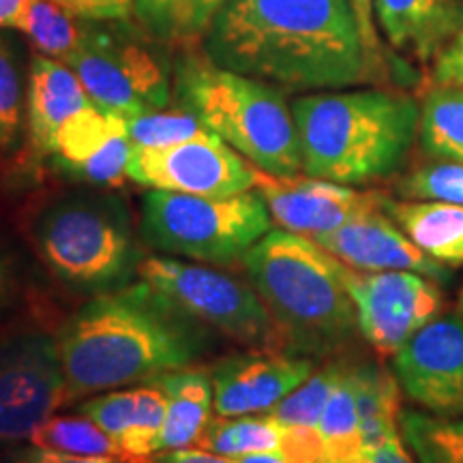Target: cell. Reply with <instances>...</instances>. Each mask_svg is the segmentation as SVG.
<instances>
[{"instance_id":"6da1fadb","label":"cell","mask_w":463,"mask_h":463,"mask_svg":"<svg viewBox=\"0 0 463 463\" xmlns=\"http://www.w3.org/2000/svg\"><path fill=\"white\" fill-rule=\"evenodd\" d=\"M217 67L281 90H335L380 78L350 0H228L206 33Z\"/></svg>"},{"instance_id":"7a4b0ae2","label":"cell","mask_w":463,"mask_h":463,"mask_svg":"<svg viewBox=\"0 0 463 463\" xmlns=\"http://www.w3.org/2000/svg\"><path fill=\"white\" fill-rule=\"evenodd\" d=\"M56 344L67 397L82 399L189 367L211 335L140 279L95 294L62 324Z\"/></svg>"},{"instance_id":"3957f363","label":"cell","mask_w":463,"mask_h":463,"mask_svg":"<svg viewBox=\"0 0 463 463\" xmlns=\"http://www.w3.org/2000/svg\"><path fill=\"white\" fill-rule=\"evenodd\" d=\"M303 172L339 184L392 176L419 136L420 108L403 92H316L292 103Z\"/></svg>"},{"instance_id":"277c9868","label":"cell","mask_w":463,"mask_h":463,"mask_svg":"<svg viewBox=\"0 0 463 463\" xmlns=\"http://www.w3.org/2000/svg\"><path fill=\"white\" fill-rule=\"evenodd\" d=\"M242 266L292 354L328 356L354 339L350 266L309 236L270 230L242 256Z\"/></svg>"},{"instance_id":"5b68a950","label":"cell","mask_w":463,"mask_h":463,"mask_svg":"<svg viewBox=\"0 0 463 463\" xmlns=\"http://www.w3.org/2000/svg\"><path fill=\"white\" fill-rule=\"evenodd\" d=\"M174 95L213 133L260 172L298 176L303 172L298 129L281 89L187 56L174 67Z\"/></svg>"},{"instance_id":"8992f818","label":"cell","mask_w":463,"mask_h":463,"mask_svg":"<svg viewBox=\"0 0 463 463\" xmlns=\"http://www.w3.org/2000/svg\"><path fill=\"white\" fill-rule=\"evenodd\" d=\"M28 241L45 269L80 292L127 286L144 260L118 195L75 191L33 213Z\"/></svg>"},{"instance_id":"52a82bcc","label":"cell","mask_w":463,"mask_h":463,"mask_svg":"<svg viewBox=\"0 0 463 463\" xmlns=\"http://www.w3.org/2000/svg\"><path fill=\"white\" fill-rule=\"evenodd\" d=\"M273 217L262 195L232 198L150 189L142 200V239L155 251L230 264L269 234Z\"/></svg>"},{"instance_id":"ba28073f","label":"cell","mask_w":463,"mask_h":463,"mask_svg":"<svg viewBox=\"0 0 463 463\" xmlns=\"http://www.w3.org/2000/svg\"><path fill=\"white\" fill-rule=\"evenodd\" d=\"M148 34L127 26H101L84 20L78 50L65 62L89 92L90 101L123 118L165 109L172 99L170 69L150 48Z\"/></svg>"},{"instance_id":"9c48e42d","label":"cell","mask_w":463,"mask_h":463,"mask_svg":"<svg viewBox=\"0 0 463 463\" xmlns=\"http://www.w3.org/2000/svg\"><path fill=\"white\" fill-rule=\"evenodd\" d=\"M137 277L206 328L249 345L279 339L273 316L251 283L165 256L144 258Z\"/></svg>"},{"instance_id":"30bf717a","label":"cell","mask_w":463,"mask_h":463,"mask_svg":"<svg viewBox=\"0 0 463 463\" xmlns=\"http://www.w3.org/2000/svg\"><path fill=\"white\" fill-rule=\"evenodd\" d=\"M69 402L56 335L0 339V442H22Z\"/></svg>"},{"instance_id":"8fae6325","label":"cell","mask_w":463,"mask_h":463,"mask_svg":"<svg viewBox=\"0 0 463 463\" xmlns=\"http://www.w3.org/2000/svg\"><path fill=\"white\" fill-rule=\"evenodd\" d=\"M127 178L148 189L232 198L256 187L258 170L213 133L172 146H133Z\"/></svg>"},{"instance_id":"7c38bea8","label":"cell","mask_w":463,"mask_h":463,"mask_svg":"<svg viewBox=\"0 0 463 463\" xmlns=\"http://www.w3.org/2000/svg\"><path fill=\"white\" fill-rule=\"evenodd\" d=\"M345 286L356 307L358 333L384 356H395L442 309L436 281L410 270L369 273L350 266Z\"/></svg>"},{"instance_id":"4fadbf2b","label":"cell","mask_w":463,"mask_h":463,"mask_svg":"<svg viewBox=\"0 0 463 463\" xmlns=\"http://www.w3.org/2000/svg\"><path fill=\"white\" fill-rule=\"evenodd\" d=\"M392 369L410 402L438 416H463V317L425 324L392 356Z\"/></svg>"},{"instance_id":"5bb4252c","label":"cell","mask_w":463,"mask_h":463,"mask_svg":"<svg viewBox=\"0 0 463 463\" xmlns=\"http://www.w3.org/2000/svg\"><path fill=\"white\" fill-rule=\"evenodd\" d=\"M256 189L273 222L303 236L331 232L384 206V198L373 191L311 176H270L258 170Z\"/></svg>"},{"instance_id":"9a60e30c","label":"cell","mask_w":463,"mask_h":463,"mask_svg":"<svg viewBox=\"0 0 463 463\" xmlns=\"http://www.w3.org/2000/svg\"><path fill=\"white\" fill-rule=\"evenodd\" d=\"M309 239L356 270H410L438 283H449L453 277L447 264L427 256L389 215L380 211Z\"/></svg>"},{"instance_id":"2e32d148","label":"cell","mask_w":463,"mask_h":463,"mask_svg":"<svg viewBox=\"0 0 463 463\" xmlns=\"http://www.w3.org/2000/svg\"><path fill=\"white\" fill-rule=\"evenodd\" d=\"M314 373V361L298 354H234L211 372L219 416L266 414Z\"/></svg>"},{"instance_id":"e0dca14e","label":"cell","mask_w":463,"mask_h":463,"mask_svg":"<svg viewBox=\"0 0 463 463\" xmlns=\"http://www.w3.org/2000/svg\"><path fill=\"white\" fill-rule=\"evenodd\" d=\"M392 48L430 62L463 31V0H373Z\"/></svg>"},{"instance_id":"ac0fdd59","label":"cell","mask_w":463,"mask_h":463,"mask_svg":"<svg viewBox=\"0 0 463 463\" xmlns=\"http://www.w3.org/2000/svg\"><path fill=\"white\" fill-rule=\"evenodd\" d=\"M167 399L155 384L112 391L80 403L78 412L108 431L133 457L157 453Z\"/></svg>"},{"instance_id":"d6986e66","label":"cell","mask_w":463,"mask_h":463,"mask_svg":"<svg viewBox=\"0 0 463 463\" xmlns=\"http://www.w3.org/2000/svg\"><path fill=\"white\" fill-rule=\"evenodd\" d=\"M90 103L71 67L56 58L33 56L28 71V131L39 153L50 155L52 140L62 123Z\"/></svg>"},{"instance_id":"ffe728a7","label":"cell","mask_w":463,"mask_h":463,"mask_svg":"<svg viewBox=\"0 0 463 463\" xmlns=\"http://www.w3.org/2000/svg\"><path fill=\"white\" fill-rule=\"evenodd\" d=\"M148 384L161 389L167 399L165 419L157 439V453L194 447L211 420V410L215 408L211 373L184 367L161 373Z\"/></svg>"},{"instance_id":"44dd1931","label":"cell","mask_w":463,"mask_h":463,"mask_svg":"<svg viewBox=\"0 0 463 463\" xmlns=\"http://www.w3.org/2000/svg\"><path fill=\"white\" fill-rule=\"evenodd\" d=\"M382 211H386V215L427 256L442 264H463V206L447 202H395L384 198Z\"/></svg>"},{"instance_id":"7402d4cb","label":"cell","mask_w":463,"mask_h":463,"mask_svg":"<svg viewBox=\"0 0 463 463\" xmlns=\"http://www.w3.org/2000/svg\"><path fill=\"white\" fill-rule=\"evenodd\" d=\"M228 0H133V17L157 43L183 45L204 39Z\"/></svg>"},{"instance_id":"603a6c76","label":"cell","mask_w":463,"mask_h":463,"mask_svg":"<svg viewBox=\"0 0 463 463\" xmlns=\"http://www.w3.org/2000/svg\"><path fill=\"white\" fill-rule=\"evenodd\" d=\"M363 450L372 453L399 436V382L372 363L352 364Z\"/></svg>"},{"instance_id":"cb8c5ba5","label":"cell","mask_w":463,"mask_h":463,"mask_svg":"<svg viewBox=\"0 0 463 463\" xmlns=\"http://www.w3.org/2000/svg\"><path fill=\"white\" fill-rule=\"evenodd\" d=\"M120 136H127L123 116L90 103L62 123L52 140L50 155L75 176L80 167Z\"/></svg>"},{"instance_id":"d4e9b609","label":"cell","mask_w":463,"mask_h":463,"mask_svg":"<svg viewBox=\"0 0 463 463\" xmlns=\"http://www.w3.org/2000/svg\"><path fill=\"white\" fill-rule=\"evenodd\" d=\"M28 442L54 453L86 457V459H114L140 463L146 457H133L116 439L86 416L54 414L33 433Z\"/></svg>"},{"instance_id":"484cf974","label":"cell","mask_w":463,"mask_h":463,"mask_svg":"<svg viewBox=\"0 0 463 463\" xmlns=\"http://www.w3.org/2000/svg\"><path fill=\"white\" fill-rule=\"evenodd\" d=\"M14 28L26 34L37 54L67 62L82 42L84 20L56 0H26Z\"/></svg>"},{"instance_id":"4316f807","label":"cell","mask_w":463,"mask_h":463,"mask_svg":"<svg viewBox=\"0 0 463 463\" xmlns=\"http://www.w3.org/2000/svg\"><path fill=\"white\" fill-rule=\"evenodd\" d=\"M419 137L430 157L463 164V86H436L425 97Z\"/></svg>"},{"instance_id":"83f0119b","label":"cell","mask_w":463,"mask_h":463,"mask_svg":"<svg viewBox=\"0 0 463 463\" xmlns=\"http://www.w3.org/2000/svg\"><path fill=\"white\" fill-rule=\"evenodd\" d=\"M281 425L270 416H219L208 420L194 447L223 455L228 459L251 453L279 450Z\"/></svg>"},{"instance_id":"f1b7e54d","label":"cell","mask_w":463,"mask_h":463,"mask_svg":"<svg viewBox=\"0 0 463 463\" xmlns=\"http://www.w3.org/2000/svg\"><path fill=\"white\" fill-rule=\"evenodd\" d=\"M399 431L419 463H463V419L402 410Z\"/></svg>"},{"instance_id":"f546056e","label":"cell","mask_w":463,"mask_h":463,"mask_svg":"<svg viewBox=\"0 0 463 463\" xmlns=\"http://www.w3.org/2000/svg\"><path fill=\"white\" fill-rule=\"evenodd\" d=\"M317 430H320L324 444H326L331 463H347L363 453L352 364H345L337 386H335L326 405H324Z\"/></svg>"},{"instance_id":"4dcf8cb0","label":"cell","mask_w":463,"mask_h":463,"mask_svg":"<svg viewBox=\"0 0 463 463\" xmlns=\"http://www.w3.org/2000/svg\"><path fill=\"white\" fill-rule=\"evenodd\" d=\"M28 120V82L15 45L0 34V157L20 146Z\"/></svg>"},{"instance_id":"1f68e13d","label":"cell","mask_w":463,"mask_h":463,"mask_svg":"<svg viewBox=\"0 0 463 463\" xmlns=\"http://www.w3.org/2000/svg\"><path fill=\"white\" fill-rule=\"evenodd\" d=\"M127 136L133 146H172L195 140V137L213 136V131L189 109H155L131 118H125ZM217 136V133H215Z\"/></svg>"},{"instance_id":"d6a6232c","label":"cell","mask_w":463,"mask_h":463,"mask_svg":"<svg viewBox=\"0 0 463 463\" xmlns=\"http://www.w3.org/2000/svg\"><path fill=\"white\" fill-rule=\"evenodd\" d=\"M345 363H333L324 367L322 372L311 373V378L303 382L297 391L283 397L275 408H270L266 416L279 422V425H297V427H317L320 416L324 412L328 397L344 373Z\"/></svg>"},{"instance_id":"836d02e7","label":"cell","mask_w":463,"mask_h":463,"mask_svg":"<svg viewBox=\"0 0 463 463\" xmlns=\"http://www.w3.org/2000/svg\"><path fill=\"white\" fill-rule=\"evenodd\" d=\"M397 191L408 200L463 206V164L447 159L427 161L403 176Z\"/></svg>"},{"instance_id":"e575fe53","label":"cell","mask_w":463,"mask_h":463,"mask_svg":"<svg viewBox=\"0 0 463 463\" xmlns=\"http://www.w3.org/2000/svg\"><path fill=\"white\" fill-rule=\"evenodd\" d=\"M288 463H331L326 444L317 427L281 425L279 450Z\"/></svg>"},{"instance_id":"d590c367","label":"cell","mask_w":463,"mask_h":463,"mask_svg":"<svg viewBox=\"0 0 463 463\" xmlns=\"http://www.w3.org/2000/svg\"><path fill=\"white\" fill-rule=\"evenodd\" d=\"M56 3L73 15L92 22L127 20L133 15V0H56Z\"/></svg>"},{"instance_id":"8d00e7d4","label":"cell","mask_w":463,"mask_h":463,"mask_svg":"<svg viewBox=\"0 0 463 463\" xmlns=\"http://www.w3.org/2000/svg\"><path fill=\"white\" fill-rule=\"evenodd\" d=\"M433 84L463 86V31L433 61Z\"/></svg>"},{"instance_id":"74e56055","label":"cell","mask_w":463,"mask_h":463,"mask_svg":"<svg viewBox=\"0 0 463 463\" xmlns=\"http://www.w3.org/2000/svg\"><path fill=\"white\" fill-rule=\"evenodd\" d=\"M352 11H354L358 31H361L363 43L367 48L369 56L373 58L378 65H382V52H380V39L378 28H375V5L373 0H350Z\"/></svg>"},{"instance_id":"f35d334b","label":"cell","mask_w":463,"mask_h":463,"mask_svg":"<svg viewBox=\"0 0 463 463\" xmlns=\"http://www.w3.org/2000/svg\"><path fill=\"white\" fill-rule=\"evenodd\" d=\"M5 463H125V461H114V459H86V457H73V455H62L54 453V450H45L42 447H22L15 449L14 453L7 455ZM140 463H148L142 459Z\"/></svg>"},{"instance_id":"ab89813d","label":"cell","mask_w":463,"mask_h":463,"mask_svg":"<svg viewBox=\"0 0 463 463\" xmlns=\"http://www.w3.org/2000/svg\"><path fill=\"white\" fill-rule=\"evenodd\" d=\"M148 463H234V459H228V457L198 447H187L176 450H161V453L150 455Z\"/></svg>"},{"instance_id":"60d3db41","label":"cell","mask_w":463,"mask_h":463,"mask_svg":"<svg viewBox=\"0 0 463 463\" xmlns=\"http://www.w3.org/2000/svg\"><path fill=\"white\" fill-rule=\"evenodd\" d=\"M369 455H372L378 463H419L408 455V450L403 449V442L399 436L386 439L382 447L372 450Z\"/></svg>"},{"instance_id":"b9f144b4","label":"cell","mask_w":463,"mask_h":463,"mask_svg":"<svg viewBox=\"0 0 463 463\" xmlns=\"http://www.w3.org/2000/svg\"><path fill=\"white\" fill-rule=\"evenodd\" d=\"M14 270H11L7 253L0 247V317H3L7 307L11 305V300H14Z\"/></svg>"},{"instance_id":"7bdbcfd3","label":"cell","mask_w":463,"mask_h":463,"mask_svg":"<svg viewBox=\"0 0 463 463\" xmlns=\"http://www.w3.org/2000/svg\"><path fill=\"white\" fill-rule=\"evenodd\" d=\"M26 0H0V15H3L5 28H14L17 15L24 9Z\"/></svg>"},{"instance_id":"ee69618b","label":"cell","mask_w":463,"mask_h":463,"mask_svg":"<svg viewBox=\"0 0 463 463\" xmlns=\"http://www.w3.org/2000/svg\"><path fill=\"white\" fill-rule=\"evenodd\" d=\"M234 463H288V461L275 450V453H251V455L236 457Z\"/></svg>"},{"instance_id":"f6af8a7d","label":"cell","mask_w":463,"mask_h":463,"mask_svg":"<svg viewBox=\"0 0 463 463\" xmlns=\"http://www.w3.org/2000/svg\"><path fill=\"white\" fill-rule=\"evenodd\" d=\"M347 463H378V461H375L372 455H369V453H364V450H363L361 455H356L354 459H352V461H347Z\"/></svg>"},{"instance_id":"bcb514c9","label":"cell","mask_w":463,"mask_h":463,"mask_svg":"<svg viewBox=\"0 0 463 463\" xmlns=\"http://www.w3.org/2000/svg\"><path fill=\"white\" fill-rule=\"evenodd\" d=\"M459 309L463 311V288H461V294H459Z\"/></svg>"}]
</instances>
